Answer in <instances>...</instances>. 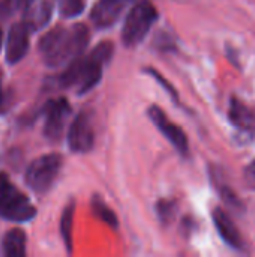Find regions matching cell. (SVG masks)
<instances>
[{"mask_svg":"<svg viewBox=\"0 0 255 257\" xmlns=\"http://www.w3.org/2000/svg\"><path fill=\"white\" fill-rule=\"evenodd\" d=\"M89 38L90 33L84 24L54 27L39 39L38 50L45 65L54 68L80 57L89 44Z\"/></svg>","mask_w":255,"mask_h":257,"instance_id":"6da1fadb","label":"cell"},{"mask_svg":"<svg viewBox=\"0 0 255 257\" xmlns=\"http://www.w3.org/2000/svg\"><path fill=\"white\" fill-rule=\"evenodd\" d=\"M114 47L111 42H101L93 51L86 57H77L72 60L66 71L59 77V84L62 87H77L80 95L93 89L102 77V68L107 62H110L113 56Z\"/></svg>","mask_w":255,"mask_h":257,"instance_id":"7a4b0ae2","label":"cell"},{"mask_svg":"<svg viewBox=\"0 0 255 257\" xmlns=\"http://www.w3.org/2000/svg\"><path fill=\"white\" fill-rule=\"evenodd\" d=\"M35 215V206L20 190H17L9 178L0 172V218L15 223H26Z\"/></svg>","mask_w":255,"mask_h":257,"instance_id":"3957f363","label":"cell"},{"mask_svg":"<svg viewBox=\"0 0 255 257\" xmlns=\"http://www.w3.org/2000/svg\"><path fill=\"white\" fill-rule=\"evenodd\" d=\"M158 20V11L149 0L137 2L129 14L126 15L123 29H122V41L126 47L138 45L146 35L149 33L150 27Z\"/></svg>","mask_w":255,"mask_h":257,"instance_id":"277c9868","label":"cell"},{"mask_svg":"<svg viewBox=\"0 0 255 257\" xmlns=\"http://www.w3.org/2000/svg\"><path fill=\"white\" fill-rule=\"evenodd\" d=\"M62 167V157L59 154H47L35 161L26 170V184L35 193H45L57 178Z\"/></svg>","mask_w":255,"mask_h":257,"instance_id":"5b68a950","label":"cell"},{"mask_svg":"<svg viewBox=\"0 0 255 257\" xmlns=\"http://www.w3.org/2000/svg\"><path fill=\"white\" fill-rule=\"evenodd\" d=\"M69 114H71V105L65 98L48 101L44 107V116H45L44 136L51 142L59 140Z\"/></svg>","mask_w":255,"mask_h":257,"instance_id":"8992f818","label":"cell"},{"mask_svg":"<svg viewBox=\"0 0 255 257\" xmlns=\"http://www.w3.org/2000/svg\"><path fill=\"white\" fill-rule=\"evenodd\" d=\"M93 143H95L93 123H92L90 114L83 111L71 123V128L68 133V145L72 152L84 154L93 148Z\"/></svg>","mask_w":255,"mask_h":257,"instance_id":"52a82bcc","label":"cell"},{"mask_svg":"<svg viewBox=\"0 0 255 257\" xmlns=\"http://www.w3.org/2000/svg\"><path fill=\"white\" fill-rule=\"evenodd\" d=\"M149 117L152 119V122L155 123V126L171 142V145L182 154L186 155L189 151V145H188V139L186 134L182 128H179L177 125H174L171 120H168V117L165 116V113L153 105L149 108Z\"/></svg>","mask_w":255,"mask_h":257,"instance_id":"ba28073f","label":"cell"},{"mask_svg":"<svg viewBox=\"0 0 255 257\" xmlns=\"http://www.w3.org/2000/svg\"><path fill=\"white\" fill-rule=\"evenodd\" d=\"M29 27L21 21L11 26L6 41V62L15 65L20 62L29 50Z\"/></svg>","mask_w":255,"mask_h":257,"instance_id":"9c48e42d","label":"cell"},{"mask_svg":"<svg viewBox=\"0 0 255 257\" xmlns=\"http://www.w3.org/2000/svg\"><path fill=\"white\" fill-rule=\"evenodd\" d=\"M125 8V0H98L90 12V20L98 29L113 26Z\"/></svg>","mask_w":255,"mask_h":257,"instance_id":"30bf717a","label":"cell"},{"mask_svg":"<svg viewBox=\"0 0 255 257\" xmlns=\"http://www.w3.org/2000/svg\"><path fill=\"white\" fill-rule=\"evenodd\" d=\"M51 14L53 5L50 0H29L24 6L23 23L29 27V30L35 32L48 24Z\"/></svg>","mask_w":255,"mask_h":257,"instance_id":"8fae6325","label":"cell"},{"mask_svg":"<svg viewBox=\"0 0 255 257\" xmlns=\"http://www.w3.org/2000/svg\"><path fill=\"white\" fill-rule=\"evenodd\" d=\"M212 217H213L215 227H216L218 233L221 235V238L224 239V242L227 245H230L231 248H234V250H243L245 248L243 239L240 236V232H239L237 226L230 218V215L224 209L216 208L213 211Z\"/></svg>","mask_w":255,"mask_h":257,"instance_id":"7c38bea8","label":"cell"},{"mask_svg":"<svg viewBox=\"0 0 255 257\" xmlns=\"http://www.w3.org/2000/svg\"><path fill=\"white\" fill-rule=\"evenodd\" d=\"M230 120L233 125L240 128L242 131H254L255 130V114L239 99L233 98L230 107Z\"/></svg>","mask_w":255,"mask_h":257,"instance_id":"4fadbf2b","label":"cell"},{"mask_svg":"<svg viewBox=\"0 0 255 257\" xmlns=\"http://www.w3.org/2000/svg\"><path fill=\"white\" fill-rule=\"evenodd\" d=\"M3 253L11 257H23L26 254V235L23 230L12 229L5 235Z\"/></svg>","mask_w":255,"mask_h":257,"instance_id":"5bb4252c","label":"cell"},{"mask_svg":"<svg viewBox=\"0 0 255 257\" xmlns=\"http://www.w3.org/2000/svg\"><path fill=\"white\" fill-rule=\"evenodd\" d=\"M74 209H75V203L69 202V205H66L62 218H60V232L63 236V241L66 244L68 251L71 253L72 250V224H74Z\"/></svg>","mask_w":255,"mask_h":257,"instance_id":"9a60e30c","label":"cell"},{"mask_svg":"<svg viewBox=\"0 0 255 257\" xmlns=\"http://www.w3.org/2000/svg\"><path fill=\"white\" fill-rule=\"evenodd\" d=\"M92 209H93V212H95V215L99 218V220H102L104 223H107L108 226H111V227H117V217H116V214L105 205V202L99 197V196H95L93 199H92Z\"/></svg>","mask_w":255,"mask_h":257,"instance_id":"2e32d148","label":"cell"},{"mask_svg":"<svg viewBox=\"0 0 255 257\" xmlns=\"http://www.w3.org/2000/svg\"><path fill=\"white\" fill-rule=\"evenodd\" d=\"M59 11L63 17H77L84 9V0H57Z\"/></svg>","mask_w":255,"mask_h":257,"instance_id":"e0dca14e","label":"cell"},{"mask_svg":"<svg viewBox=\"0 0 255 257\" xmlns=\"http://www.w3.org/2000/svg\"><path fill=\"white\" fill-rule=\"evenodd\" d=\"M177 211V205L174 200H159L156 205V212L162 223H171Z\"/></svg>","mask_w":255,"mask_h":257,"instance_id":"ac0fdd59","label":"cell"},{"mask_svg":"<svg viewBox=\"0 0 255 257\" xmlns=\"http://www.w3.org/2000/svg\"><path fill=\"white\" fill-rule=\"evenodd\" d=\"M29 0H0V21L17 12L18 9H24Z\"/></svg>","mask_w":255,"mask_h":257,"instance_id":"d6986e66","label":"cell"},{"mask_svg":"<svg viewBox=\"0 0 255 257\" xmlns=\"http://www.w3.org/2000/svg\"><path fill=\"white\" fill-rule=\"evenodd\" d=\"M219 191H221L222 200H224L230 208H233L234 211H240V208H243V205L240 203L239 197L236 196V193H234L230 187H227V185L219 187Z\"/></svg>","mask_w":255,"mask_h":257,"instance_id":"ffe728a7","label":"cell"},{"mask_svg":"<svg viewBox=\"0 0 255 257\" xmlns=\"http://www.w3.org/2000/svg\"><path fill=\"white\" fill-rule=\"evenodd\" d=\"M147 72H149V74H152V75H153V78H155L156 81H159V83L165 87V90H167L168 93H171V95H173V98H174V99H177V93H176L174 87H173L168 81H165V80H164V77H162L158 71H155V69L149 68V69H147Z\"/></svg>","mask_w":255,"mask_h":257,"instance_id":"44dd1931","label":"cell"},{"mask_svg":"<svg viewBox=\"0 0 255 257\" xmlns=\"http://www.w3.org/2000/svg\"><path fill=\"white\" fill-rule=\"evenodd\" d=\"M245 178H246V182L249 184V187L255 188V160L248 166L246 173H245Z\"/></svg>","mask_w":255,"mask_h":257,"instance_id":"7402d4cb","label":"cell"},{"mask_svg":"<svg viewBox=\"0 0 255 257\" xmlns=\"http://www.w3.org/2000/svg\"><path fill=\"white\" fill-rule=\"evenodd\" d=\"M0 101H2V71H0Z\"/></svg>","mask_w":255,"mask_h":257,"instance_id":"603a6c76","label":"cell"},{"mask_svg":"<svg viewBox=\"0 0 255 257\" xmlns=\"http://www.w3.org/2000/svg\"><path fill=\"white\" fill-rule=\"evenodd\" d=\"M0 45H2V32H0Z\"/></svg>","mask_w":255,"mask_h":257,"instance_id":"cb8c5ba5","label":"cell"}]
</instances>
